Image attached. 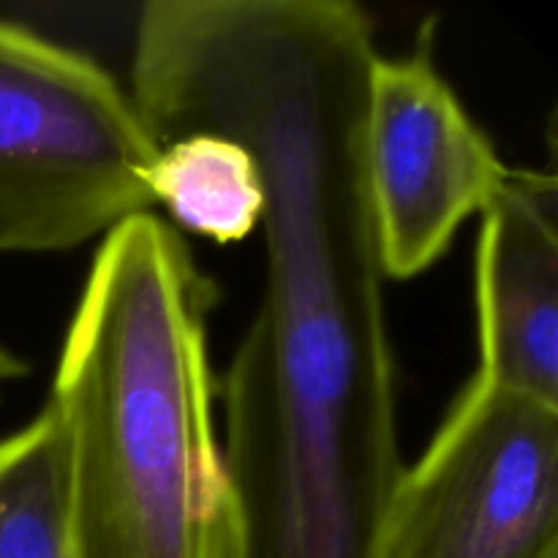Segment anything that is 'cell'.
Masks as SVG:
<instances>
[{"mask_svg":"<svg viewBox=\"0 0 558 558\" xmlns=\"http://www.w3.org/2000/svg\"><path fill=\"white\" fill-rule=\"evenodd\" d=\"M374 58L349 0H156L136 22L150 140L227 136L265 185V292L221 385L245 558H374L403 472L363 161Z\"/></svg>","mask_w":558,"mask_h":558,"instance_id":"6da1fadb","label":"cell"},{"mask_svg":"<svg viewBox=\"0 0 558 558\" xmlns=\"http://www.w3.org/2000/svg\"><path fill=\"white\" fill-rule=\"evenodd\" d=\"M213 300L167 221L140 213L107 232L49 398L69 441L80 558H245L213 412Z\"/></svg>","mask_w":558,"mask_h":558,"instance_id":"7a4b0ae2","label":"cell"},{"mask_svg":"<svg viewBox=\"0 0 558 558\" xmlns=\"http://www.w3.org/2000/svg\"><path fill=\"white\" fill-rule=\"evenodd\" d=\"M156 153L107 69L0 20V254L76 248L147 213Z\"/></svg>","mask_w":558,"mask_h":558,"instance_id":"3957f363","label":"cell"},{"mask_svg":"<svg viewBox=\"0 0 558 558\" xmlns=\"http://www.w3.org/2000/svg\"><path fill=\"white\" fill-rule=\"evenodd\" d=\"M374 558H558V407L474 376L403 466Z\"/></svg>","mask_w":558,"mask_h":558,"instance_id":"277c9868","label":"cell"},{"mask_svg":"<svg viewBox=\"0 0 558 558\" xmlns=\"http://www.w3.org/2000/svg\"><path fill=\"white\" fill-rule=\"evenodd\" d=\"M363 161L385 278L407 281L450 248L510 169L436 71L428 47L376 54L363 109Z\"/></svg>","mask_w":558,"mask_h":558,"instance_id":"5b68a950","label":"cell"},{"mask_svg":"<svg viewBox=\"0 0 558 558\" xmlns=\"http://www.w3.org/2000/svg\"><path fill=\"white\" fill-rule=\"evenodd\" d=\"M477 379L558 407L556 174L507 172L483 210Z\"/></svg>","mask_w":558,"mask_h":558,"instance_id":"8992f818","label":"cell"},{"mask_svg":"<svg viewBox=\"0 0 558 558\" xmlns=\"http://www.w3.org/2000/svg\"><path fill=\"white\" fill-rule=\"evenodd\" d=\"M145 185L180 227L216 243L245 240L265 213L259 167L248 147L227 136L189 134L161 145Z\"/></svg>","mask_w":558,"mask_h":558,"instance_id":"52a82bcc","label":"cell"},{"mask_svg":"<svg viewBox=\"0 0 558 558\" xmlns=\"http://www.w3.org/2000/svg\"><path fill=\"white\" fill-rule=\"evenodd\" d=\"M0 558H80L69 441L52 403L0 441Z\"/></svg>","mask_w":558,"mask_h":558,"instance_id":"ba28073f","label":"cell"},{"mask_svg":"<svg viewBox=\"0 0 558 558\" xmlns=\"http://www.w3.org/2000/svg\"><path fill=\"white\" fill-rule=\"evenodd\" d=\"M27 376V363L22 357H16L14 352H9L5 347H0V381H14Z\"/></svg>","mask_w":558,"mask_h":558,"instance_id":"9c48e42d","label":"cell"}]
</instances>
